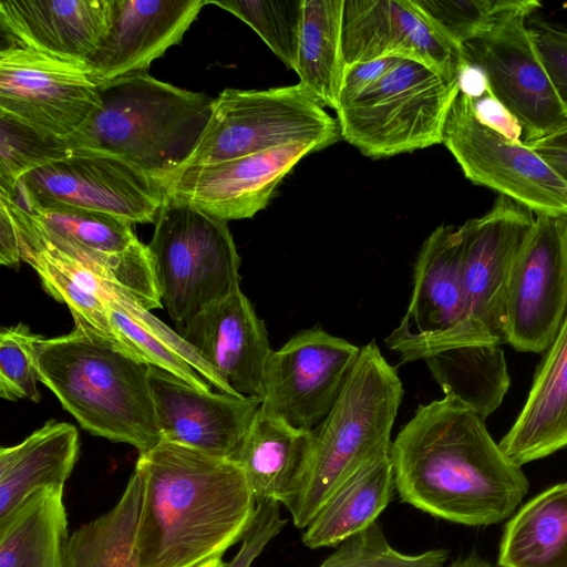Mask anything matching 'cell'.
<instances>
[{
  "label": "cell",
  "instance_id": "13",
  "mask_svg": "<svg viewBox=\"0 0 567 567\" xmlns=\"http://www.w3.org/2000/svg\"><path fill=\"white\" fill-rule=\"evenodd\" d=\"M566 313L567 215H535L508 281L505 342L518 351L543 352Z\"/></svg>",
  "mask_w": 567,
  "mask_h": 567
},
{
  "label": "cell",
  "instance_id": "31",
  "mask_svg": "<svg viewBox=\"0 0 567 567\" xmlns=\"http://www.w3.org/2000/svg\"><path fill=\"white\" fill-rule=\"evenodd\" d=\"M444 395L458 399L484 420L502 403L509 377L497 343L445 349L424 359Z\"/></svg>",
  "mask_w": 567,
  "mask_h": 567
},
{
  "label": "cell",
  "instance_id": "21",
  "mask_svg": "<svg viewBox=\"0 0 567 567\" xmlns=\"http://www.w3.org/2000/svg\"><path fill=\"white\" fill-rule=\"evenodd\" d=\"M179 332L236 394L262 401L272 349L264 321L241 290L204 308Z\"/></svg>",
  "mask_w": 567,
  "mask_h": 567
},
{
  "label": "cell",
  "instance_id": "5",
  "mask_svg": "<svg viewBox=\"0 0 567 567\" xmlns=\"http://www.w3.org/2000/svg\"><path fill=\"white\" fill-rule=\"evenodd\" d=\"M403 393L396 369L377 343L360 347L332 408L313 429L310 464L298 495L287 508L297 528L303 529L349 476L390 453Z\"/></svg>",
  "mask_w": 567,
  "mask_h": 567
},
{
  "label": "cell",
  "instance_id": "1",
  "mask_svg": "<svg viewBox=\"0 0 567 567\" xmlns=\"http://www.w3.org/2000/svg\"><path fill=\"white\" fill-rule=\"evenodd\" d=\"M390 457L401 502L451 523L498 524L528 493L522 467L492 439L485 420L454 396L419 405Z\"/></svg>",
  "mask_w": 567,
  "mask_h": 567
},
{
  "label": "cell",
  "instance_id": "17",
  "mask_svg": "<svg viewBox=\"0 0 567 567\" xmlns=\"http://www.w3.org/2000/svg\"><path fill=\"white\" fill-rule=\"evenodd\" d=\"M320 150L323 147L318 143H292L239 158L185 167L164 184V198L188 204L225 221L251 218L268 205L293 167Z\"/></svg>",
  "mask_w": 567,
  "mask_h": 567
},
{
  "label": "cell",
  "instance_id": "26",
  "mask_svg": "<svg viewBox=\"0 0 567 567\" xmlns=\"http://www.w3.org/2000/svg\"><path fill=\"white\" fill-rule=\"evenodd\" d=\"M79 432L73 424L49 420L22 442L0 449V520L31 495L64 491L79 457Z\"/></svg>",
  "mask_w": 567,
  "mask_h": 567
},
{
  "label": "cell",
  "instance_id": "47",
  "mask_svg": "<svg viewBox=\"0 0 567 567\" xmlns=\"http://www.w3.org/2000/svg\"><path fill=\"white\" fill-rule=\"evenodd\" d=\"M225 565L226 564L221 560V558H219V559H214L208 563H205L204 565H202L199 567H225Z\"/></svg>",
  "mask_w": 567,
  "mask_h": 567
},
{
  "label": "cell",
  "instance_id": "10",
  "mask_svg": "<svg viewBox=\"0 0 567 567\" xmlns=\"http://www.w3.org/2000/svg\"><path fill=\"white\" fill-rule=\"evenodd\" d=\"M400 363L455 347L497 343L471 320L458 227L441 225L424 240L414 264L405 315L385 338Z\"/></svg>",
  "mask_w": 567,
  "mask_h": 567
},
{
  "label": "cell",
  "instance_id": "24",
  "mask_svg": "<svg viewBox=\"0 0 567 567\" xmlns=\"http://www.w3.org/2000/svg\"><path fill=\"white\" fill-rule=\"evenodd\" d=\"M313 447V430L290 425L261 404L231 461L241 468L257 503L286 508L298 495Z\"/></svg>",
  "mask_w": 567,
  "mask_h": 567
},
{
  "label": "cell",
  "instance_id": "44",
  "mask_svg": "<svg viewBox=\"0 0 567 567\" xmlns=\"http://www.w3.org/2000/svg\"><path fill=\"white\" fill-rule=\"evenodd\" d=\"M532 150L536 151L553 168L567 179V150L553 147Z\"/></svg>",
  "mask_w": 567,
  "mask_h": 567
},
{
  "label": "cell",
  "instance_id": "32",
  "mask_svg": "<svg viewBox=\"0 0 567 567\" xmlns=\"http://www.w3.org/2000/svg\"><path fill=\"white\" fill-rule=\"evenodd\" d=\"M142 481L134 470L117 503L69 537L65 567H141L136 532Z\"/></svg>",
  "mask_w": 567,
  "mask_h": 567
},
{
  "label": "cell",
  "instance_id": "36",
  "mask_svg": "<svg viewBox=\"0 0 567 567\" xmlns=\"http://www.w3.org/2000/svg\"><path fill=\"white\" fill-rule=\"evenodd\" d=\"M447 558L449 551L443 548L417 555L400 553L373 523L338 545L318 567H445Z\"/></svg>",
  "mask_w": 567,
  "mask_h": 567
},
{
  "label": "cell",
  "instance_id": "6",
  "mask_svg": "<svg viewBox=\"0 0 567 567\" xmlns=\"http://www.w3.org/2000/svg\"><path fill=\"white\" fill-rule=\"evenodd\" d=\"M457 92L458 79L404 58L377 83L339 106L340 136L369 157L440 144Z\"/></svg>",
  "mask_w": 567,
  "mask_h": 567
},
{
  "label": "cell",
  "instance_id": "12",
  "mask_svg": "<svg viewBox=\"0 0 567 567\" xmlns=\"http://www.w3.org/2000/svg\"><path fill=\"white\" fill-rule=\"evenodd\" d=\"M100 105L99 83L82 62L19 45L0 50V113L70 140Z\"/></svg>",
  "mask_w": 567,
  "mask_h": 567
},
{
  "label": "cell",
  "instance_id": "33",
  "mask_svg": "<svg viewBox=\"0 0 567 567\" xmlns=\"http://www.w3.org/2000/svg\"><path fill=\"white\" fill-rule=\"evenodd\" d=\"M453 43L462 45L494 31L515 17L539 10L535 0H412Z\"/></svg>",
  "mask_w": 567,
  "mask_h": 567
},
{
  "label": "cell",
  "instance_id": "46",
  "mask_svg": "<svg viewBox=\"0 0 567 567\" xmlns=\"http://www.w3.org/2000/svg\"><path fill=\"white\" fill-rule=\"evenodd\" d=\"M449 567H501L495 565L476 553H472L463 558L454 560Z\"/></svg>",
  "mask_w": 567,
  "mask_h": 567
},
{
  "label": "cell",
  "instance_id": "43",
  "mask_svg": "<svg viewBox=\"0 0 567 567\" xmlns=\"http://www.w3.org/2000/svg\"><path fill=\"white\" fill-rule=\"evenodd\" d=\"M21 260L17 229L7 206L0 202V264L18 269Z\"/></svg>",
  "mask_w": 567,
  "mask_h": 567
},
{
  "label": "cell",
  "instance_id": "41",
  "mask_svg": "<svg viewBox=\"0 0 567 567\" xmlns=\"http://www.w3.org/2000/svg\"><path fill=\"white\" fill-rule=\"evenodd\" d=\"M279 506L280 504L270 501L257 503L252 520L241 539V546L225 567H251L256 558L287 523L280 514Z\"/></svg>",
  "mask_w": 567,
  "mask_h": 567
},
{
  "label": "cell",
  "instance_id": "14",
  "mask_svg": "<svg viewBox=\"0 0 567 567\" xmlns=\"http://www.w3.org/2000/svg\"><path fill=\"white\" fill-rule=\"evenodd\" d=\"M25 194L110 214L130 223H155L162 186L122 156L89 148L47 164L23 176Z\"/></svg>",
  "mask_w": 567,
  "mask_h": 567
},
{
  "label": "cell",
  "instance_id": "11",
  "mask_svg": "<svg viewBox=\"0 0 567 567\" xmlns=\"http://www.w3.org/2000/svg\"><path fill=\"white\" fill-rule=\"evenodd\" d=\"M442 143L472 183L509 197L534 215H567V179L522 141L484 123L460 86Z\"/></svg>",
  "mask_w": 567,
  "mask_h": 567
},
{
  "label": "cell",
  "instance_id": "4",
  "mask_svg": "<svg viewBox=\"0 0 567 567\" xmlns=\"http://www.w3.org/2000/svg\"><path fill=\"white\" fill-rule=\"evenodd\" d=\"M99 96V107L70 140L124 157L162 188L194 152L214 103L146 71L100 83Z\"/></svg>",
  "mask_w": 567,
  "mask_h": 567
},
{
  "label": "cell",
  "instance_id": "30",
  "mask_svg": "<svg viewBox=\"0 0 567 567\" xmlns=\"http://www.w3.org/2000/svg\"><path fill=\"white\" fill-rule=\"evenodd\" d=\"M344 0H303L295 70L322 105L338 110L344 71L342 19Z\"/></svg>",
  "mask_w": 567,
  "mask_h": 567
},
{
  "label": "cell",
  "instance_id": "39",
  "mask_svg": "<svg viewBox=\"0 0 567 567\" xmlns=\"http://www.w3.org/2000/svg\"><path fill=\"white\" fill-rule=\"evenodd\" d=\"M105 305L121 344L146 363L161 368L199 390L212 391V384L163 342L144 330L113 302L105 301Z\"/></svg>",
  "mask_w": 567,
  "mask_h": 567
},
{
  "label": "cell",
  "instance_id": "40",
  "mask_svg": "<svg viewBox=\"0 0 567 567\" xmlns=\"http://www.w3.org/2000/svg\"><path fill=\"white\" fill-rule=\"evenodd\" d=\"M528 28L539 60L567 111V31L539 19Z\"/></svg>",
  "mask_w": 567,
  "mask_h": 567
},
{
  "label": "cell",
  "instance_id": "34",
  "mask_svg": "<svg viewBox=\"0 0 567 567\" xmlns=\"http://www.w3.org/2000/svg\"><path fill=\"white\" fill-rule=\"evenodd\" d=\"M78 148L71 140L44 135L0 113V195L14 197L23 176Z\"/></svg>",
  "mask_w": 567,
  "mask_h": 567
},
{
  "label": "cell",
  "instance_id": "7",
  "mask_svg": "<svg viewBox=\"0 0 567 567\" xmlns=\"http://www.w3.org/2000/svg\"><path fill=\"white\" fill-rule=\"evenodd\" d=\"M157 290L179 327L240 290V257L227 221L163 198L147 245Z\"/></svg>",
  "mask_w": 567,
  "mask_h": 567
},
{
  "label": "cell",
  "instance_id": "28",
  "mask_svg": "<svg viewBox=\"0 0 567 567\" xmlns=\"http://www.w3.org/2000/svg\"><path fill=\"white\" fill-rule=\"evenodd\" d=\"M501 567H567V482L515 512L501 538Z\"/></svg>",
  "mask_w": 567,
  "mask_h": 567
},
{
  "label": "cell",
  "instance_id": "38",
  "mask_svg": "<svg viewBox=\"0 0 567 567\" xmlns=\"http://www.w3.org/2000/svg\"><path fill=\"white\" fill-rule=\"evenodd\" d=\"M97 293L101 299L113 302L138 326L163 342L176 355L190 365L202 378L220 392L237 395L214 368L181 336L143 308L124 289L99 277Z\"/></svg>",
  "mask_w": 567,
  "mask_h": 567
},
{
  "label": "cell",
  "instance_id": "25",
  "mask_svg": "<svg viewBox=\"0 0 567 567\" xmlns=\"http://www.w3.org/2000/svg\"><path fill=\"white\" fill-rule=\"evenodd\" d=\"M547 350L524 408L498 443L520 467L567 446V313Z\"/></svg>",
  "mask_w": 567,
  "mask_h": 567
},
{
  "label": "cell",
  "instance_id": "16",
  "mask_svg": "<svg viewBox=\"0 0 567 567\" xmlns=\"http://www.w3.org/2000/svg\"><path fill=\"white\" fill-rule=\"evenodd\" d=\"M359 352L319 326L298 332L269 357L261 408L292 426L313 430L332 408Z\"/></svg>",
  "mask_w": 567,
  "mask_h": 567
},
{
  "label": "cell",
  "instance_id": "20",
  "mask_svg": "<svg viewBox=\"0 0 567 567\" xmlns=\"http://www.w3.org/2000/svg\"><path fill=\"white\" fill-rule=\"evenodd\" d=\"M148 382L162 440L233 460L261 404L256 396L199 390L150 365Z\"/></svg>",
  "mask_w": 567,
  "mask_h": 567
},
{
  "label": "cell",
  "instance_id": "2",
  "mask_svg": "<svg viewBox=\"0 0 567 567\" xmlns=\"http://www.w3.org/2000/svg\"><path fill=\"white\" fill-rule=\"evenodd\" d=\"M136 532L141 567H199L246 534L257 502L229 458L162 440L141 453Z\"/></svg>",
  "mask_w": 567,
  "mask_h": 567
},
{
  "label": "cell",
  "instance_id": "19",
  "mask_svg": "<svg viewBox=\"0 0 567 567\" xmlns=\"http://www.w3.org/2000/svg\"><path fill=\"white\" fill-rule=\"evenodd\" d=\"M342 45L346 65L401 56L458 79L464 64L462 48L412 0H344Z\"/></svg>",
  "mask_w": 567,
  "mask_h": 567
},
{
  "label": "cell",
  "instance_id": "15",
  "mask_svg": "<svg viewBox=\"0 0 567 567\" xmlns=\"http://www.w3.org/2000/svg\"><path fill=\"white\" fill-rule=\"evenodd\" d=\"M526 19L512 18L462 45L464 60L483 73L489 93L520 126L524 144L567 122V111L539 60Z\"/></svg>",
  "mask_w": 567,
  "mask_h": 567
},
{
  "label": "cell",
  "instance_id": "18",
  "mask_svg": "<svg viewBox=\"0 0 567 567\" xmlns=\"http://www.w3.org/2000/svg\"><path fill=\"white\" fill-rule=\"evenodd\" d=\"M534 217L526 207L498 195L486 214L458 227L471 320L498 343L505 342V305L512 268Z\"/></svg>",
  "mask_w": 567,
  "mask_h": 567
},
{
  "label": "cell",
  "instance_id": "3",
  "mask_svg": "<svg viewBox=\"0 0 567 567\" xmlns=\"http://www.w3.org/2000/svg\"><path fill=\"white\" fill-rule=\"evenodd\" d=\"M56 338H40L39 381L83 430L144 453L162 441L148 382L150 365L82 319Z\"/></svg>",
  "mask_w": 567,
  "mask_h": 567
},
{
  "label": "cell",
  "instance_id": "9",
  "mask_svg": "<svg viewBox=\"0 0 567 567\" xmlns=\"http://www.w3.org/2000/svg\"><path fill=\"white\" fill-rule=\"evenodd\" d=\"M340 137L337 118L301 83L265 90L227 87L214 99L209 121L182 168L292 143L312 142L326 148Z\"/></svg>",
  "mask_w": 567,
  "mask_h": 567
},
{
  "label": "cell",
  "instance_id": "8",
  "mask_svg": "<svg viewBox=\"0 0 567 567\" xmlns=\"http://www.w3.org/2000/svg\"><path fill=\"white\" fill-rule=\"evenodd\" d=\"M0 196L13 223L97 277L128 292L147 310L162 308L152 257L123 218L23 193Z\"/></svg>",
  "mask_w": 567,
  "mask_h": 567
},
{
  "label": "cell",
  "instance_id": "37",
  "mask_svg": "<svg viewBox=\"0 0 567 567\" xmlns=\"http://www.w3.org/2000/svg\"><path fill=\"white\" fill-rule=\"evenodd\" d=\"M39 334L19 323L0 332V395L8 401L40 402L35 358Z\"/></svg>",
  "mask_w": 567,
  "mask_h": 567
},
{
  "label": "cell",
  "instance_id": "22",
  "mask_svg": "<svg viewBox=\"0 0 567 567\" xmlns=\"http://www.w3.org/2000/svg\"><path fill=\"white\" fill-rule=\"evenodd\" d=\"M206 0H113L111 27L84 64L100 84L146 71L178 44Z\"/></svg>",
  "mask_w": 567,
  "mask_h": 567
},
{
  "label": "cell",
  "instance_id": "29",
  "mask_svg": "<svg viewBox=\"0 0 567 567\" xmlns=\"http://www.w3.org/2000/svg\"><path fill=\"white\" fill-rule=\"evenodd\" d=\"M63 491L41 489L0 520V567H65Z\"/></svg>",
  "mask_w": 567,
  "mask_h": 567
},
{
  "label": "cell",
  "instance_id": "27",
  "mask_svg": "<svg viewBox=\"0 0 567 567\" xmlns=\"http://www.w3.org/2000/svg\"><path fill=\"white\" fill-rule=\"evenodd\" d=\"M394 491L389 453L364 464L329 496L303 528L302 544L311 549L340 545L377 523Z\"/></svg>",
  "mask_w": 567,
  "mask_h": 567
},
{
  "label": "cell",
  "instance_id": "35",
  "mask_svg": "<svg viewBox=\"0 0 567 567\" xmlns=\"http://www.w3.org/2000/svg\"><path fill=\"white\" fill-rule=\"evenodd\" d=\"M247 23L272 53L295 70L303 0H206Z\"/></svg>",
  "mask_w": 567,
  "mask_h": 567
},
{
  "label": "cell",
  "instance_id": "23",
  "mask_svg": "<svg viewBox=\"0 0 567 567\" xmlns=\"http://www.w3.org/2000/svg\"><path fill=\"white\" fill-rule=\"evenodd\" d=\"M113 0H1L0 25L11 45L82 62L106 35Z\"/></svg>",
  "mask_w": 567,
  "mask_h": 567
},
{
  "label": "cell",
  "instance_id": "45",
  "mask_svg": "<svg viewBox=\"0 0 567 567\" xmlns=\"http://www.w3.org/2000/svg\"><path fill=\"white\" fill-rule=\"evenodd\" d=\"M527 147H553L567 150V122L547 135L525 144Z\"/></svg>",
  "mask_w": 567,
  "mask_h": 567
},
{
  "label": "cell",
  "instance_id": "42",
  "mask_svg": "<svg viewBox=\"0 0 567 567\" xmlns=\"http://www.w3.org/2000/svg\"><path fill=\"white\" fill-rule=\"evenodd\" d=\"M403 59L401 56H385L346 65L339 94V106L352 101L367 87L377 83Z\"/></svg>",
  "mask_w": 567,
  "mask_h": 567
}]
</instances>
